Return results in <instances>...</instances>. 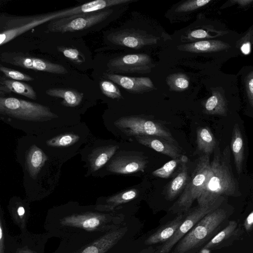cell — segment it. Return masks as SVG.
I'll return each mask as SVG.
<instances>
[{"label": "cell", "mask_w": 253, "mask_h": 253, "mask_svg": "<svg viewBox=\"0 0 253 253\" xmlns=\"http://www.w3.org/2000/svg\"><path fill=\"white\" fill-rule=\"evenodd\" d=\"M107 66L114 73L147 74L155 65L148 55L138 53L115 57L109 61Z\"/></svg>", "instance_id": "7c38bea8"}, {"label": "cell", "mask_w": 253, "mask_h": 253, "mask_svg": "<svg viewBox=\"0 0 253 253\" xmlns=\"http://www.w3.org/2000/svg\"><path fill=\"white\" fill-rule=\"evenodd\" d=\"M228 45L217 40H201L177 46L181 51L193 53L209 52L225 49Z\"/></svg>", "instance_id": "cb8c5ba5"}, {"label": "cell", "mask_w": 253, "mask_h": 253, "mask_svg": "<svg viewBox=\"0 0 253 253\" xmlns=\"http://www.w3.org/2000/svg\"><path fill=\"white\" fill-rule=\"evenodd\" d=\"M227 212L218 208L206 214L176 244L173 253H196L223 229Z\"/></svg>", "instance_id": "5b68a950"}, {"label": "cell", "mask_w": 253, "mask_h": 253, "mask_svg": "<svg viewBox=\"0 0 253 253\" xmlns=\"http://www.w3.org/2000/svg\"><path fill=\"white\" fill-rule=\"evenodd\" d=\"M104 77L133 93H143L156 89L148 77H131L111 73H105Z\"/></svg>", "instance_id": "2e32d148"}, {"label": "cell", "mask_w": 253, "mask_h": 253, "mask_svg": "<svg viewBox=\"0 0 253 253\" xmlns=\"http://www.w3.org/2000/svg\"><path fill=\"white\" fill-rule=\"evenodd\" d=\"M187 162L182 163L175 177L169 183L166 191L167 199L169 201L174 199L185 188L190 176Z\"/></svg>", "instance_id": "ffe728a7"}, {"label": "cell", "mask_w": 253, "mask_h": 253, "mask_svg": "<svg viewBox=\"0 0 253 253\" xmlns=\"http://www.w3.org/2000/svg\"><path fill=\"white\" fill-rule=\"evenodd\" d=\"M0 71L7 79L18 81H32L34 78L19 71L0 65Z\"/></svg>", "instance_id": "d590c367"}, {"label": "cell", "mask_w": 253, "mask_h": 253, "mask_svg": "<svg viewBox=\"0 0 253 253\" xmlns=\"http://www.w3.org/2000/svg\"><path fill=\"white\" fill-rule=\"evenodd\" d=\"M238 224L235 220L229 221L227 225L216 234L203 248V250H216L229 245L239 236Z\"/></svg>", "instance_id": "ac0fdd59"}, {"label": "cell", "mask_w": 253, "mask_h": 253, "mask_svg": "<svg viewBox=\"0 0 253 253\" xmlns=\"http://www.w3.org/2000/svg\"><path fill=\"white\" fill-rule=\"evenodd\" d=\"M146 158L136 154H124L114 158L108 164L109 171L118 174H130L144 171L147 165Z\"/></svg>", "instance_id": "9a60e30c"}, {"label": "cell", "mask_w": 253, "mask_h": 253, "mask_svg": "<svg viewBox=\"0 0 253 253\" xmlns=\"http://www.w3.org/2000/svg\"><path fill=\"white\" fill-rule=\"evenodd\" d=\"M246 88L249 102L253 107V72L249 74L247 78Z\"/></svg>", "instance_id": "74e56055"}, {"label": "cell", "mask_w": 253, "mask_h": 253, "mask_svg": "<svg viewBox=\"0 0 253 253\" xmlns=\"http://www.w3.org/2000/svg\"><path fill=\"white\" fill-rule=\"evenodd\" d=\"M156 249H154L150 247L148 248L144 249L138 253H156Z\"/></svg>", "instance_id": "60d3db41"}, {"label": "cell", "mask_w": 253, "mask_h": 253, "mask_svg": "<svg viewBox=\"0 0 253 253\" xmlns=\"http://www.w3.org/2000/svg\"><path fill=\"white\" fill-rule=\"evenodd\" d=\"M166 82L171 90L177 92L186 90L190 84L188 77L181 73L169 75L167 77Z\"/></svg>", "instance_id": "f546056e"}, {"label": "cell", "mask_w": 253, "mask_h": 253, "mask_svg": "<svg viewBox=\"0 0 253 253\" xmlns=\"http://www.w3.org/2000/svg\"><path fill=\"white\" fill-rule=\"evenodd\" d=\"M134 137L140 144L172 159L181 158L183 156L179 147L162 138L153 136H137Z\"/></svg>", "instance_id": "e0dca14e"}, {"label": "cell", "mask_w": 253, "mask_h": 253, "mask_svg": "<svg viewBox=\"0 0 253 253\" xmlns=\"http://www.w3.org/2000/svg\"><path fill=\"white\" fill-rule=\"evenodd\" d=\"M204 107L205 112L207 114L226 116V102L219 92H213L211 96L205 101Z\"/></svg>", "instance_id": "f1b7e54d"}, {"label": "cell", "mask_w": 253, "mask_h": 253, "mask_svg": "<svg viewBox=\"0 0 253 253\" xmlns=\"http://www.w3.org/2000/svg\"><path fill=\"white\" fill-rule=\"evenodd\" d=\"M51 237L47 233L34 234L27 229L10 237L0 228V253H44L45 245Z\"/></svg>", "instance_id": "9c48e42d"}, {"label": "cell", "mask_w": 253, "mask_h": 253, "mask_svg": "<svg viewBox=\"0 0 253 253\" xmlns=\"http://www.w3.org/2000/svg\"><path fill=\"white\" fill-rule=\"evenodd\" d=\"M211 173L209 155L204 154L199 158L185 188L169 211L177 215L186 213L194 201L201 194Z\"/></svg>", "instance_id": "8992f818"}, {"label": "cell", "mask_w": 253, "mask_h": 253, "mask_svg": "<svg viewBox=\"0 0 253 253\" xmlns=\"http://www.w3.org/2000/svg\"><path fill=\"white\" fill-rule=\"evenodd\" d=\"M244 227L246 231H250L253 227V211L248 215L244 223Z\"/></svg>", "instance_id": "f35d334b"}, {"label": "cell", "mask_w": 253, "mask_h": 253, "mask_svg": "<svg viewBox=\"0 0 253 253\" xmlns=\"http://www.w3.org/2000/svg\"><path fill=\"white\" fill-rule=\"evenodd\" d=\"M57 48L65 57L76 64L80 65L85 62L84 55L76 48L58 46Z\"/></svg>", "instance_id": "836d02e7"}, {"label": "cell", "mask_w": 253, "mask_h": 253, "mask_svg": "<svg viewBox=\"0 0 253 253\" xmlns=\"http://www.w3.org/2000/svg\"><path fill=\"white\" fill-rule=\"evenodd\" d=\"M0 60L5 63L35 71L59 75L68 73L66 68L61 64L33 57L21 52H2L0 54Z\"/></svg>", "instance_id": "8fae6325"}, {"label": "cell", "mask_w": 253, "mask_h": 253, "mask_svg": "<svg viewBox=\"0 0 253 253\" xmlns=\"http://www.w3.org/2000/svg\"><path fill=\"white\" fill-rule=\"evenodd\" d=\"M50 96L63 99L62 105L66 107H75L78 106L84 98V94L77 90L64 88H51L45 91Z\"/></svg>", "instance_id": "d4e9b609"}, {"label": "cell", "mask_w": 253, "mask_h": 253, "mask_svg": "<svg viewBox=\"0 0 253 253\" xmlns=\"http://www.w3.org/2000/svg\"><path fill=\"white\" fill-rule=\"evenodd\" d=\"M108 39L114 44L134 49L155 44L160 40L158 37L133 29L113 32L109 35Z\"/></svg>", "instance_id": "5bb4252c"}, {"label": "cell", "mask_w": 253, "mask_h": 253, "mask_svg": "<svg viewBox=\"0 0 253 253\" xmlns=\"http://www.w3.org/2000/svg\"><path fill=\"white\" fill-rule=\"evenodd\" d=\"M100 89L103 94L112 99H121L122 94L119 88L111 81L103 80L99 84Z\"/></svg>", "instance_id": "e575fe53"}, {"label": "cell", "mask_w": 253, "mask_h": 253, "mask_svg": "<svg viewBox=\"0 0 253 253\" xmlns=\"http://www.w3.org/2000/svg\"><path fill=\"white\" fill-rule=\"evenodd\" d=\"M197 144L199 151L204 154L210 155L216 146L215 138L208 127H201L197 130Z\"/></svg>", "instance_id": "83f0119b"}, {"label": "cell", "mask_w": 253, "mask_h": 253, "mask_svg": "<svg viewBox=\"0 0 253 253\" xmlns=\"http://www.w3.org/2000/svg\"><path fill=\"white\" fill-rule=\"evenodd\" d=\"M230 146L234 156L236 170L240 174L242 172L244 159V146L242 135L240 127L237 124L234 125L233 128Z\"/></svg>", "instance_id": "4316f807"}, {"label": "cell", "mask_w": 253, "mask_h": 253, "mask_svg": "<svg viewBox=\"0 0 253 253\" xmlns=\"http://www.w3.org/2000/svg\"><path fill=\"white\" fill-rule=\"evenodd\" d=\"M0 113L19 120L43 122L58 117L50 108L41 104L15 97H0Z\"/></svg>", "instance_id": "52a82bcc"}, {"label": "cell", "mask_w": 253, "mask_h": 253, "mask_svg": "<svg viewBox=\"0 0 253 253\" xmlns=\"http://www.w3.org/2000/svg\"><path fill=\"white\" fill-rule=\"evenodd\" d=\"M138 191L135 188L129 189L113 195L106 199L105 204L99 205L105 211H114L118 208L137 197Z\"/></svg>", "instance_id": "484cf974"}, {"label": "cell", "mask_w": 253, "mask_h": 253, "mask_svg": "<svg viewBox=\"0 0 253 253\" xmlns=\"http://www.w3.org/2000/svg\"><path fill=\"white\" fill-rule=\"evenodd\" d=\"M234 1L236 2L239 4H240V5H241L242 6H245V5L249 4L250 3L253 2V0H235Z\"/></svg>", "instance_id": "b9f144b4"}, {"label": "cell", "mask_w": 253, "mask_h": 253, "mask_svg": "<svg viewBox=\"0 0 253 253\" xmlns=\"http://www.w3.org/2000/svg\"><path fill=\"white\" fill-rule=\"evenodd\" d=\"M211 164V175L197 199L200 207H219L224 200L223 195H240L238 183L231 170L228 146L222 153L216 151Z\"/></svg>", "instance_id": "3957f363"}, {"label": "cell", "mask_w": 253, "mask_h": 253, "mask_svg": "<svg viewBox=\"0 0 253 253\" xmlns=\"http://www.w3.org/2000/svg\"><path fill=\"white\" fill-rule=\"evenodd\" d=\"M115 126L127 136H153L162 138L175 145L172 134L159 122L138 116L121 117L114 122Z\"/></svg>", "instance_id": "ba28073f"}, {"label": "cell", "mask_w": 253, "mask_h": 253, "mask_svg": "<svg viewBox=\"0 0 253 253\" xmlns=\"http://www.w3.org/2000/svg\"><path fill=\"white\" fill-rule=\"evenodd\" d=\"M209 32L203 29L197 28L189 30L183 36V42H195L199 40H203L211 38Z\"/></svg>", "instance_id": "8d00e7d4"}, {"label": "cell", "mask_w": 253, "mask_h": 253, "mask_svg": "<svg viewBox=\"0 0 253 253\" xmlns=\"http://www.w3.org/2000/svg\"><path fill=\"white\" fill-rule=\"evenodd\" d=\"M118 0H96L82 5L49 12L32 15L0 16V45L2 46L28 31L48 21L84 13L103 10L119 5Z\"/></svg>", "instance_id": "7a4b0ae2"}, {"label": "cell", "mask_w": 253, "mask_h": 253, "mask_svg": "<svg viewBox=\"0 0 253 253\" xmlns=\"http://www.w3.org/2000/svg\"><path fill=\"white\" fill-rule=\"evenodd\" d=\"M47 160L48 157L41 148L35 145L30 147L26 155V163L28 173L32 178H37Z\"/></svg>", "instance_id": "603a6c76"}, {"label": "cell", "mask_w": 253, "mask_h": 253, "mask_svg": "<svg viewBox=\"0 0 253 253\" xmlns=\"http://www.w3.org/2000/svg\"><path fill=\"white\" fill-rule=\"evenodd\" d=\"M187 161V157L183 155L181 158L174 159L168 162L161 168L153 171L152 174L155 176L160 178H169L178 165Z\"/></svg>", "instance_id": "4dcf8cb0"}, {"label": "cell", "mask_w": 253, "mask_h": 253, "mask_svg": "<svg viewBox=\"0 0 253 253\" xmlns=\"http://www.w3.org/2000/svg\"><path fill=\"white\" fill-rule=\"evenodd\" d=\"M219 207H200L190 209L173 236L167 242L163 243L156 253H169L172 248L184 237L203 217L210 212Z\"/></svg>", "instance_id": "4fadbf2b"}, {"label": "cell", "mask_w": 253, "mask_h": 253, "mask_svg": "<svg viewBox=\"0 0 253 253\" xmlns=\"http://www.w3.org/2000/svg\"><path fill=\"white\" fill-rule=\"evenodd\" d=\"M124 217L113 211H104L96 206L90 210L51 212L43 227L51 237L61 239L85 232H106L121 227Z\"/></svg>", "instance_id": "6da1fadb"}, {"label": "cell", "mask_w": 253, "mask_h": 253, "mask_svg": "<svg viewBox=\"0 0 253 253\" xmlns=\"http://www.w3.org/2000/svg\"><path fill=\"white\" fill-rule=\"evenodd\" d=\"M185 213H182L177 216L172 220L167 223L157 231L150 235L145 241L146 245H152L162 243H164L169 241L175 234V232L183 222Z\"/></svg>", "instance_id": "d6986e66"}, {"label": "cell", "mask_w": 253, "mask_h": 253, "mask_svg": "<svg viewBox=\"0 0 253 253\" xmlns=\"http://www.w3.org/2000/svg\"><path fill=\"white\" fill-rule=\"evenodd\" d=\"M126 226L106 232H85L62 239L54 253H108L124 237Z\"/></svg>", "instance_id": "277c9868"}, {"label": "cell", "mask_w": 253, "mask_h": 253, "mask_svg": "<svg viewBox=\"0 0 253 253\" xmlns=\"http://www.w3.org/2000/svg\"><path fill=\"white\" fill-rule=\"evenodd\" d=\"M80 137L74 133H66L56 136L47 140V145L50 147H68L77 142Z\"/></svg>", "instance_id": "1f68e13d"}, {"label": "cell", "mask_w": 253, "mask_h": 253, "mask_svg": "<svg viewBox=\"0 0 253 253\" xmlns=\"http://www.w3.org/2000/svg\"><path fill=\"white\" fill-rule=\"evenodd\" d=\"M241 50L244 54H248L251 51V46L249 42L243 44L241 47Z\"/></svg>", "instance_id": "ab89813d"}, {"label": "cell", "mask_w": 253, "mask_h": 253, "mask_svg": "<svg viewBox=\"0 0 253 253\" xmlns=\"http://www.w3.org/2000/svg\"><path fill=\"white\" fill-rule=\"evenodd\" d=\"M119 146L109 145L93 149L88 156L90 170L96 171L103 167L115 153Z\"/></svg>", "instance_id": "7402d4cb"}, {"label": "cell", "mask_w": 253, "mask_h": 253, "mask_svg": "<svg viewBox=\"0 0 253 253\" xmlns=\"http://www.w3.org/2000/svg\"><path fill=\"white\" fill-rule=\"evenodd\" d=\"M0 94L14 92L28 98L36 100V92L32 86L24 82L9 79L4 76L0 78Z\"/></svg>", "instance_id": "44dd1931"}, {"label": "cell", "mask_w": 253, "mask_h": 253, "mask_svg": "<svg viewBox=\"0 0 253 253\" xmlns=\"http://www.w3.org/2000/svg\"><path fill=\"white\" fill-rule=\"evenodd\" d=\"M211 1V0H188L177 5L174 11L178 14L187 13L206 5Z\"/></svg>", "instance_id": "d6a6232c"}, {"label": "cell", "mask_w": 253, "mask_h": 253, "mask_svg": "<svg viewBox=\"0 0 253 253\" xmlns=\"http://www.w3.org/2000/svg\"><path fill=\"white\" fill-rule=\"evenodd\" d=\"M113 9L84 13L58 19L49 23L46 32L65 33L87 29L107 19Z\"/></svg>", "instance_id": "30bf717a"}]
</instances>
